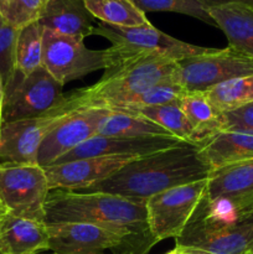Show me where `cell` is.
<instances>
[{"instance_id":"d590c367","label":"cell","mask_w":253,"mask_h":254,"mask_svg":"<svg viewBox=\"0 0 253 254\" xmlns=\"http://www.w3.org/2000/svg\"><path fill=\"white\" fill-rule=\"evenodd\" d=\"M2 213H4V211H0V220H1V216H2Z\"/></svg>"},{"instance_id":"d6a6232c","label":"cell","mask_w":253,"mask_h":254,"mask_svg":"<svg viewBox=\"0 0 253 254\" xmlns=\"http://www.w3.org/2000/svg\"><path fill=\"white\" fill-rule=\"evenodd\" d=\"M165 254H200L198 252H196V251H191V250H188V248H181V247H176L174 250H171L170 252L165 253Z\"/></svg>"},{"instance_id":"e0dca14e","label":"cell","mask_w":253,"mask_h":254,"mask_svg":"<svg viewBox=\"0 0 253 254\" xmlns=\"http://www.w3.org/2000/svg\"><path fill=\"white\" fill-rule=\"evenodd\" d=\"M39 24L42 29L82 40L93 35L97 26L83 0H45Z\"/></svg>"},{"instance_id":"cb8c5ba5","label":"cell","mask_w":253,"mask_h":254,"mask_svg":"<svg viewBox=\"0 0 253 254\" xmlns=\"http://www.w3.org/2000/svg\"><path fill=\"white\" fill-rule=\"evenodd\" d=\"M205 94L218 113L240 108L253 102V74L222 82Z\"/></svg>"},{"instance_id":"ab89813d","label":"cell","mask_w":253,"mask_h":254,"mask_svg":"<svg viewBox=\"0 0 253 254\" xmlns=\"http://www.w3.org/2000/svg\"><path fill=\"white\" fill-rule=\"evenodd\" d=\"M0 127H1V123H0Z\"/></svg>"},{"instance_id":"5bb4252c","label":"cell","mask_w":253,"mask_h":254,"mask_svg":"<svg viewBox=\"0 0 253 254\" xmlns=\"http://www.w3.org/2000/svg\"><path fill=\"white\" fill-rule=\"evenodd\" d=\"M109 113L111 109L107 108H79L69 112L45 136L37 153V164L47 168L97 135Z\"/></svg>"},{"instance_id":"9c48e42d","label":"cell","mask_w":253,"mask_h":254,"mask_svg":"<svg viewBox=\"0 0 253 254\" xmlns=\"http://www.w3.org/2000/svg\"><path fill=\"white\" fill-rule=\"evenodd\" d=\"M253 74V60L231 47L208 49L176 62L174 77L185 92L207 89L238 77Z\"/></svg>"},{"instance_id":"4fadbf2b","label":"cell","mask_w":253,"mask_h":254,"mask_svg":"<svg viewBox=\"0 0 253 254\" xmlns=\"http://www.w3.org/2000/svg\"><path fill=\"white\" fill-rule=\"evenodd\" d=\"M72 111L76 109L62 97L57 106L41 116L2 123L0 127V165L37 164V153L45 136Z\"/></svg>"},{"instance_id":"7a4b0ae2","label":"cell","mask_w":253,"mask_h":254,"mask_svg":"<svg viewBox=\"0 0 253 254\" xmlns=\"http://www.w3.org/2000/svg\"><path fill=\"white\" fill-rule=\"evenodd\" d=\"M45 223H91L116 231L149 253L156 240L146 217V200L104 192L51 190L45 203Z\"/></svg>"},{"instance_id":"44dd1931","label":"cell","mask_w":253,"mask_h":254,"mask_svg":"<svg viewBox=\"0 0 253 254\" xmlns=\"http://www.w3.org/2000/svg\"><path fill=\"white\" fill-rule=\"evenodd\" d=\"M180 107L193 128V143L201 145L221 131L220 114L206 97L205 92H185Z\"/></svg>"},{"instance_id":"52a82bcc","label":"cell","mask_w":253,"mask_h":254,"mask_svg":"<svg viewBox=\"0 0 253 254\" xmlns=\"http://www.w3.org/2000/svg\"><path fill=\"white\" fill-rule=\"evenodd\" d=\"M84 40L42 29V67L61 86L109 68V50H89Z\"/></svg>"},{"instance_id":"8fae6325","label":"cell","mask_w":253,"mask_h":254,"mask_svg":"<svg viewBox=\"0 0 253 254\" xmlns=\"http://www.w3.org/2000/svg\"><path fill=\"white\" fill-rule=\"evenodd\" d=\"M207 179L175 186L146 200V217L156 242L176 238L191 220L202 201Z\"/></svg>"},{"instance_id":"f1b7e54d","label":"cell","mask_w":253,"mask_h":254,"mask_svg":"<svg viewBox=\"0 0 253 254\" xmlns=\"http://www.w3.org/2000/svg\"><path fill=\"white\" fill-rule=\"evenodd\" d=\"M139 10L145 14L149 11H171L189 15L208 25L216 26L215 21L197 0H130Z\"/></svg>"},{"instance_id":"836d02e7","label":"cell","mask_w":253,"mask_h":254,"mask_svg":"<svg viewBox=\"0 0 253 254\" xmlns=\"http://www.w3.org/2000/svg\"><path fill=\"white\" fill-rule=\"evenodd\" d=\"M2 99H4V84H2L1 77H0V123H1V109H2Z\"/></svg>"},{"instance_id":"ac0fdd59","label":"cell","mask_w":253,"mask_h":254,"mask_svg":"<svg viewBox=\"0 0 253 254\" xmlns=\"http://www.w3.org/2000/svg\"><path fill=\"white\" fill-rule=\"evenodd\" d=\"M44 250H49L46 223L2 213L0 220V254H35Z\"/></svg>"},{"instance_id":"83f0119b","label":"cell","mask_w":253,"mask_h":254,"mask_svg":"<svg viewBox=\"0 0 253 254\" xmlns=\"http://www.w3.org/2000/svg\"><path fill=\"white\" fill-rule=\"evenodd\" d=\"M45 0H0V19L20 30L39 21Z\"/></svg>"},{"instance_id":"74e56055","label":"cell","mask_w":253,"mask_h":254,"mask_svg":"<svg viewBox=\"0 0 253 254\" xmlns=\"http://www.w3.org/2000/svg\"><path fill=\"white\" fill-rule=\"evenodd\" d=\"M2 24V21H1V19H0V25H1Z\"/></svg>"},{"instance_id":"277c9868","label":"cell","mask_w":253,"mask_h":254,"mask_svg":"<svg viewBox=\"0 0 253 254\" xmlns=\"http://www.w3.org/2000/svg\"><path fill=\"white\" fill-rule=\"evenodd\" d=\"M93 35L106 37L112 44L108 49L111 66L106 71L145 57H164L178 62L210 49L180 41L156 29L150 22L141 26L122 27L99 21Z\"/></svg>"},{"instance_id":"30bf717a","label":"cell","mask_w":253,"mask_h":254,"mask_svg":"<svg viewBox=\"0 0 253 254\" xmlns=\"http://www.w3.org/2000/svg\"><path fill=\"white\" fill-rule=\"evenodd\" d=\"M62 87L44 67L30 74L16 69L4 87L1 124L39 117L59 104Z\"/></svg>"},{"instance_id":"d6986e66","label":"cell","mask_w":253,"mask_h":254,"mask_svg":"<svg viewBox=\"0 0 253 254\" xmlns=\"http://www.w3.org/2000/svg\"><path fill=\"white\" fill-rule=\"evenodd\" d=\"M201 159L211 170L253 159V135L221 130L200 145Z\"/></svg>"},{"instance_id":"4316f807","label":"cell","mask_w":253,"mask_h":254,"mask_svg":"<svg viewBox=\"0 0 253 254\" xmlns=\"http://www.w3.org/2000/svg\"><path fill=\"white\" fill-rule=\"evenodd\" d=\"M184 93H185V89L176 81L175 77H169V78L154 84L150 88L144 91L141 94H139L138 97H135L122 111L134 112L141 108H146V107L161 106V104L179 102L181 97L184 96Z\"/></svg>"},{"instance_id":"6da1fadb","label":"cell","mask_w":253,"mask_h":254,"mask_svg":"<svg viewBox=\"0 0 253 254\" xmlns=\"http://www.w3.org/2000/svg\"><path fill=\"white\" fill-rule=\"evenodd\" d=\"M200 145L188 141L134 159L108 179L77 192H104L134 200L175 186L207 179L211 169L201 159Z\"/></svg>"},{"instance_id":"4dcf8cb0","label":"cell","mask_w":253,"mask_h":254,"mask_svg":"<svg viewBox=\"0 0 253 254\" xmlns=\"http://www.w3.org/2000/svg\"><path fill=\"white\" fill-rule=\"evenodd\" d=\"M221 130L253 135V102L220 114Z\"/></svg>"},{"instance_id":"2e32d148","label":"cell","mask_w":253,"mask_h":254,"mask_svg":"<svg viewBox=\"0 0 253 254\" xmlns=\"http://www.w3.org/2000/svg\"><path fill=\"white\" fill-rule=\"evenodd\" d=\"M183 143L175 136H155V138H122V136L94 135L68 154L55 161V164L66 163L86 158L99 156H128L140 158L164 149Z\"/></svg>"},{"instance_id":"603a6c76","label":"cell","mask_w":253,"mask_h":254,"mask_svg":"<svg viewBox=\"0 0 253 254\" xmlns=\"http://www.w3.org/2000/svg\"><path fill=\"white\" fill-rule=\"evenodd\" d=\"M88 11L104 24L122 27H135L149 20L130 0H83Z\"/></svg>"},{"instance_id":"5b68a950","label":"cell","mask_w":253,"mask_h":254,"mask_svg":"<svg viewBox=\"0 0 253 254\" xmlns=\"http://www.w3.org/2000/svg\"><path fill=\"white\" fill-rule=\"evenodd\" d=\"M175 246L200 254H248L253 252V215L227 221L197 207Z\"/></svg>"},{"instance_id":"484cf974","label":"cell","mask_w":253,"mask_h":254,"mask_svg":"<svg viewBox=\"0 0 253 254\" xmlns=\"http://www.w3.org/2000/svg\"><path fill=\"white\" fill-rule=\"evenodd\" d=\"M42 67V26L32 22L17 31L16 69L30 74Z\"/></svg>"},{"instance_id":"ba28073f","label":"cell","mask_w":253,"mask_h":254,"mask_svg":"<svg viewBox=\"0 0 253 254\" xmlns=\"http://www.w3.org/2000/svg\"><path fill=\"white\" fill-rule=\"evenodd\" d=\"M50 191L45 169L37 164L0 165V202L5 213L45 222Z\"/></svg>"},{"instance_id":"8992f818","label":"cell","mask_w":253,"mask_h":254,"mask_svg":"<svg viewBox=\"0 0 253 254\" xmlns=\"http://www.w3.org/2000/svg\"><path fill=\"white\" fill-rule=\"evenodd\" d=\"M198 208L212 217L235 221L253 215V159L211 170Z\"/></svg>"},{"instance_id":"3957f363","label":"cell","mask_w":253,"mask_h":254,"mask_svg":"<svg viewBox=\"0 0 253 254\" xmlns=\"http://www.w3.org/2000/svg\"><path fill=\"white\" fill-rule=\"evenodd\" d=\"M175 71L176 61L164 57H145L108 69L99 82L68 92L63 97L73 109L122 111L151 86L173 77Z\"/></svg>"},{"instance_id":"f546056e","label":"cell","mask_w":253,"mask_h":254,"mask_svg":"<svg viewBox=\"0 0 253 254\" xmlns=\"http://www.w3.org/2000/svg\"><path fill=\"white\" fill-rule=\"evenodd\" d=\"M19 30L0 25V77L4 87L16 71V39Z\"/></svg>"},{"instance_id":"d4e9b609","label":"cell","mask_w":253,"mask_h":254,"mask_svg":"<svg viewBox=\"0 0 253 254\" xmlns=\"http://www.w3.org/2000/svg\"><path fill=\"white\" fill-rule=\"evenodd\" d=\"M130 113L140 114L160 126L161 128L166 129L169 133L180 140L195 144L193 143V128L181 109L180 101L161 104V106L146 107V108L138 109Z\"/></svg>"},{"instance_id":"9a60e30c","label":"cell","mask_w":253,"mask_h":254,"mask_svg":"<svg viewBox=\"0 0 253 254\" xmlns=\"http://www.w3.org/2000/svg\"><path fill=\"white\" fill-rule=\"evenodd\" d=\"M138 158L99 156L77 159L45 168L50 190L82 191L104 179L111 178L126 164Z\"/></svg>"},{"instance_id":"f35d334b","label":"cell","mask_w":253,"mask_h":254,"mask_svg":"<svg viewBox=\"0 0 253 254\" xmlns=\"http://www.w3.org/2000/svg\"><path fill=\"white\" fill-rule=\"evenodd\" d=\"M248 254H253V252H251V253H248Z\"/></svg>"},{"instance_id":"ffe728a7","label":"cell","mask_w":253,"mask_h":254,"mask_svg":"<svg viewBox=\"0 0 253 254\" xmlns=\"http://www.w3.org/2000/svg\"><path fill=\"white\" fill-rule=\"evenodd\" d=\"M208 14L228 40V47L253 60V7L230 4L211 7Z\"/></svg>"},{"instance_id":"8d00e7d4","label":"cell","mask_w":253,"mask_h":254,"mask_svg":"<svg viewBox=\"0 0 253 254\" xmlns=\"http://www.w3.org/2000/svg\"><path fill=\"white\" fill-rule=\"evenodd\" d=\"M0 211H4V210H2V206H1V202H0Z\"/></svg>"},{"instance_id":"7c38bea8","label":"cell","mask_w":253,"mask_h":254,"mask_svg":"<svg viewBox=\"0 0 253 254\" xmlns=\"http://www.w3.org/2000/svg\"><path fill=\"white\" fill-rule=\"evenodd\" d=\"M49 228V250L57 254H148L128 236L91 223H55Z\"/></svg>"},{"instance_id":"7402d4cb","label":"cell","mask_w":253,"mask_h":254,"mask_svg":"<svg viewBox=\"0 0 253 254\" xmlns=\"http://www.w3.org/2000/svg\"><path fill=\"white\" fill-rule=\"evenodd\" d=\"M97 135L122 136V138H155L174 136L150 119L136 113L111 111L102 122ZM176 138V136H175Z\"/></svg>"},{"instance_id":"1f68e13d","label":"cell","mask_w":253,"mask_h":254,"mask_svg":"<svg viewBox=\"0 0 253 254\" xmlns=\"http://www.w3.org/2000/svg\"><path fill=\"white\" fill-rule=\"evenodd\" d=\"M206 10L211 9V7L223 6V5L230 4H242L247 5V6L253 7V0H197Z\"/></svg>"},{"instance_id":"e575fe53","label":"cell","mask_w":253,"mask_h":254,"mask_svg":"<svg viewBox=\"0 0 253 254\" xmlns=\"http://www.w3.org/2000/svg\"><path fill=\"white\" fill-rule=\"evenodd\" d=\"M35 254H57V253H54V252H52V253H35Z\"/></svg>"}]
</instances>
